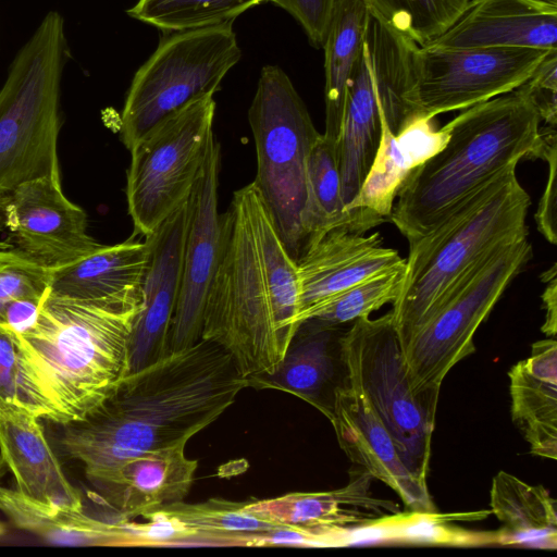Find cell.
Returning <instances> with one entry per match:
<instances>
[{"instance_id": "1", "label": "cell", "mask_w": 557, "mask_h": 557, "mask_svg": "<svg viewBox=\"0 0 557 557\" xmlns=\"http://www.w3.org/2000/svg\"><path fill=\"white\" fill-rule=\"evenodd\" d=\"M246 387L231 355L201 338L128 373L94 411L62 425L60 443L94 475L148 450L186 445Z\"/></svg>"}, {"instance_id": "2", "label": "cell", "mask_w": 557, "mask_h": 557, "mask_svg": "<svg viewBox=\"0 0 557 557\" xmlns=\"http://www.w3.org/2000/svg\"><path fill=\"white\" fill-rule=\"evenodd\" d=\"M299 280L253 182L223 214L201 338L226 350L250 382L272 374L299 326Z\"/></svg>"}, {"instance_id": "3", "label": "cell", "mask_w": 557, "mask_h": 557, "mask_svg": "<svg viewBox=\"0 0 557 557\" xmlns=\"http://www.w3.org/2000/svg\"><path fill=\"white\" fill-rule=\"evenodd\" d=\"M139 310L48 294L35 325L23 334L12 332L20 406L61 426L99 407L129 373V343Z\"/></svg>"}, {"instance_id": "4", "label": "cell", "mask_w": 557, "mask_h": 557, "mask_svg": "<svg viewBox=\"0 0 557 557\" xmlns=\"http://www.w3.org/2000/svg\"><path fill=\"white\" fill-rule=\"evenodd\" d=\"M540 122L521 86L465 109L446 124L445 146L403 183L389 221L408 242L424 235L510 165L534 159Z\"/></svg>"}, {"instance_id": "5", "label": "cell", "mask_w": 557, "mask_h": 557, "mask_svg": "<svg viewBox=\"0 0 557 557\" xmlns=\"http://www.w3.org/2000/svg\"><path fill=\"white\" fill-rule=\"evenodd\" d=\"M517 164L473 193L443 221L409 243L392 319L403 351L448 288L495 247L528 237L531 198Z\"/></svg>"}, {"instance_id": "6", "label": "cell", "mask_w": 557, "mask_h": 557, "mask_svg": "<svg viewBox=\"0 0 557 557\" xmlns=\"http://www.w3.org/2000/svg\"><path fill=\"white\" fill-rule=\"evenodd\" d=\"M70 58L64 18L49 11L16 52L0 89V202L25 182H61V86Z\"/></svg>"}, {"instance_id": "7", "label": "cell", "mask_w": 557, "mask_h": 557, "mask_svg": "<svg viewBox=\"0 0 557 557\" xmlns=\"http://www.w3.org/2000/svg\"><path fill=\"white\" fill-rule=\"evenodd\" d=\"M248 121L257 156L252 182L297 262L307 245L308 162L321 134L290 78L277 65L262 67Z\"/></svg>"}, {"instance_id": "8", "label": "cell", "mask_w": 557, "mask_h": 557, "mask_svg": "<svg viewBox=\"0 0 557 557\" xmlns=\"http://www.w3.org/2000/svg\"><path fill=\"white\" fill-rule=\"evenodd\" d=\"M416 46L370 11L366 39L347 86L336 146L344 210L370 171L382 116L395 135L422 116L410 99Z\"/></svg>"}, {"instance_id": "9", "label": "cell", "mask_w": 557, "mask_h": 557, "mask_svg": "<svg viewBox=\"0 0 557 557\" xmlns=\"http://www.w3.org/2000/svg\"><path fill=\"white\" fill-rule=\"evenodd\" d=\"M240 57L232 23L164 33L126 94L120 125L124 146L129 150L169 115L214 96Z\"/></svg>"}, {"instance_id": "10", "label": "cell", "mask_w": 557, "mask_h": 557, "mask_svg": "<svg viewBox=\"0 0 557 557\" xmlns=\"http://www.w3.org/2000/svg\"><path fill=\"white\" fill-rule=\"evenodd\" d=\"M532 258L527 237L502 244L469 268L442 296L403 351L411 387L440 389L511 281Z\"/></svg>"}, {"instance_id": "11", "label": "cell", "mask_w": 557, "mask_h": 557, "mask_svg": "<svg viewBox=\"0 0 557 557\" xmlns=\"http://www.w3.org/2000/svg\"><path fill=\"white\" fill-rule=\"evenodd\" d=\"M349 374L394 438L407 468L426 482L440 389L410 384L391 311L351 323L343 337Z\"/></svg>"}, {"instance_id": "12", "label": "cell", "mask_w": 557, "mask_h": 557, "mask_svg": "<svg viewBox=\"0 0 557 557\" xmlns=\"http://www.w3.org/2000/svg\"><path fill=\"white\" fill-rule=\"evenodd\" d=\"M213 96L169 115L129 149L126 200L135 233L148 236L189 198L214 138Z\"/></svg>"}, {"instance_id": "13", "label": "cell", "mask_w": 557, "mask_h": 557, "mask_svg": "<svg viewBox=\"0 0 557 557\" xmlns=\"http://www.w3.org/2000/svg\"><path fill=\"white\" fill-rule=\"evenodd\" d=\"M552 51L417 45L411 60L410 99L428 119L465 110L518 88Z\"/></svg>"}, {"instance_id": "14", "label": "cell", "mask_w": 557, "mask_h": 557, "mask_svg": "<svg viewBox=\"0 0 557 557\" xmlns=\"http://www.w3.org/2000/svg\"><path fill=\"white\" fill-rule=\"evenodd\" d=\"M9 240L38 264L53 270L102 246L87 232L86 212L70 201L61 182L49 177L25 182L0 202Z\"/></svg>"}, {"instance_id": "15", "label": "cell", "mask_w": 557, "mask_h": 557, "mask_svg": "<svg viewBox=\"0 0 557 557\" xmlns=\"http://www.w3.org/2000/svg\"><path fill=\"white\" fill-rule=\"evenodd\" d=\"M220 169L221 147L213 138L201 174L188 198L181 286L170 331V352L189 347L201 339L203 308L220 245Z\"/></svg>"}, {"instance_id": "16", "label": "cell", "mask_w": 557, "mask_h": 557, "mask_svg": "<svg viewBox=\"0 0 557 557\" xmlns=\"http://www.w3.org/2000/svg\"><path fill=\"white\" fill-rule=\"evenodd\" d=\"M188 200L146 236L149 261L141 286V306L129 343V373L170 352V331L177 305Z\"/></svg>"}, {"instance_id": "17", "label": "cell", "mask_w": 557, "mask_h": 557, "mask_svg": "<svg viewBox=\"0 0 557 557\" xmlns=\"http://www.w3.org/2000/svg\"><path fill=\"white\" fill-rule=\"evenodd\" d=\"M331 423L351 462L394 490L410 510L436 511L428 483L407 468L394 438L349 372L347 384L336 391Z\"/></svg>"}, {"instance_id": "18", "label": "cell", "mask_w": 557, "mask_h": 557, "mask_svg": "<svg viewBox=\"0 0 557 557\" xmlns=\"http://www.w3.org/2000/svg\"><path fill=\"white\" fill-rule=\"evenodd\" d=\"M397 250L385 247L379 232L366 235L336 226L311 242L296 262L299 324L336 294L367 278L405 265Z\"/></svg>"}, {"instance_id": "19", "label": "cell", "mask_w": 557, "mask_h": 557, "mask_svg": "<svg viewBox=\"0 0 557 557\" xmlns=\"http://www.w3.org/2000/svg\"><path fill=\"white\" fill-rule=\"evenodd\" d=\"M344 487L327 492H297L246 502L244 508L261 520L286 530L329 534L363 527L401 511L393 500L371 493L373 475L366 469L349 473Z\"/></svg>"}, {"instance_id": "20", "label": "cell", "mask_w": 557, "mask_h": 557, "mask_svg": "<svg viewBox=\"0 0 557 557\" xmlns=\"http://www.w3.org/2000/svg\"><path fill=\"white\" fill-rule=\"evenodd\" d=\"M185 446L148 450L86 478L121 520L145 517L187 496L198 461L185 455Z\"/></svg>"}, {"instance_id": "21", "label": "cell", "mask_w": 557, "mask_h": 557, "mask_svg": "<svg viewBox=\"0 0 557 557\" xmlns=\"http://www.w3.org/2000/svg\"><path fill=\"white\" fill-rule=\"evenodd\" d=\"M348 327L310 318L302 321L277 369L250 386L276 388L310 403L331 421L336 391L347 384L343 337Z\"/></svg>"}, {"instance_id": "22", "label": "cell", "mask_w": 557, "mask_h": 557, "mask_svg": "<svg viewBox=\"0 0 557 557\" xmlns=\"http://www.w3.org/2000/svg\"><path fill=\"white\" fill-rule=\"evenodd\" d=\"M246 502L210 498L177 502L143 517L141 531L149 546L268 545L286 529L259 519L244 508Z\"/></svg>"}, {"instance_id": "23", "label": "cell", "mask_w": 557, "mask_h": 557, "mask_svg": "<svg viewBox=\"0 0 557 557\" xmlns=\"http://www.w3.org/2000/svg\"><path fill=\"white\" fill-rule=\"evenodd\" d=\"M557 2L470 0L466 13L428 46L557 50Z\"/></svg>"}, {"instance_id": "24", "label": "cell", "mask_w": 557, "mask_h": 557, "mask_svg": "<svg viewBox=\"0 0 557 557\" xmlns=\"http://www.w3.org/2000/svg\"><path fill=\"white\" fill-rule=\"evenodd\" d=\"M148 261L146 239L102 245L70 264L51 270L49 294L108 308H140Z\"/></svg>"}, {"instance_id": "25", "label": "cell", "mask_w": 557, "mask_h": 557, "mask_svg": "<svg viewBox=\"0 0 557 557\" xmlns=\"http://www.w3.org/2000/svg\"><path fill=\"white\" fill-rule=\"evenodd\" d=\"M449 128L437 127L434 119L419 116L396 135L382 116L379 148L363 184L345 207L360 213L372 227L391 218L395 199L408 175L447 143Z\"/></svg>"}, {"instance_id": "26", "label": "cell", "mask_w": 557, "mask_h": 557, "mask_svg": "<svg viewBox=\"0 0 557 557\" xmlns=\"http://www.w3.org/2000/svg\"><path fill=\"white\" fill-rule=\"evenodd\" d=\"M0 457L25 496L83 509L81 494L66 479L38 419L26 410L0 414Z\"/></svg>"}, {"instance_id": "27", "label": "cell", "mask_w": 557, "mask_h": 557, "mask_svg": "<svg viewBox=\"0 0 557 557\" xmlns=\"http://www.w3.org/2000/svg\"><path fill=\"white\" fill-rule=\"evenodd\" d=\"M511 418L531 454L557 459V343L532 345L529 358L509 371Z\"/></svg>"}, {"instance_id": "28", "label": "cell", "mask_w": 557, "mask_h": 557, "mask_svg": "<svg viewBox=\"0 0 557 557\" xmlns=\"http://www.w3.org/2000/svg\"><path fill=\"white\" fill-rule=\"evenodd\" d=\"M0 511L14 527L55 545L146 546L138 523L98 520L83 509L45 504L13 488L0 486Z\"/></svg>"}, {"instance_id": "29", "label": "cell", "mask_w": 557, "mask_h": 557, "mask_svg": "<svg viewBox=\"0 0 557 557\" xmlns=\"http://www.w3.org/2000/svg\"><path fill=\"white\" fill-rule=\"evenodd\" d=\"M490 513L491 510L455 513L400 511L370 524L348 529L345 533V546L368 542L461 547L499 545V532L471 531L455 524L483 520Z\"/></svg>"}, {"instance_id": "30", "label": "cell", "mask_w": 557, "mask_h": 557, "mask_svg": "<svg viewBox=\"0 0 557 557\" xmlns=\"http://www.w3.org/2000/svg\"><path fill=\"white\" fill-rule=\"evenodd\" d=\"M491 508L503 524L499 545L556 549V500L542 485H530L499 471L492 481Z\"/></svg>"}, {"instance_id": "31", "label": "cell", "mask_w": 557, "mask_h": 557, "mask_svg": "<svg viewBox=\"0 0 557 557\" xmlns=\"http://www.w3.org/2000/svg\"><path fill=\"white\" fill-rule=\"evenodd\" d=\"M370 10L363 0H338L324 49L325 131L323 136L337 146L346 90L363 46Z\"/></svg>"}, {"instance_id": "32", "label": "cell", "mask_w": 557, "mask_h": 557, "mask_svg": "<svg viewBox=\"0 0 557 557\" xmlns=\"http://www.w3.org/2000/svg\"><path fill=\"white\" fill-rule=\"evenodd\" d=\"M341 225L351 230V219L345 212L342 199L337 147L321 134L308 162L306 248L329 230Z\"/></svg>"}, {"instance_id": "33", "label": "cell", "mask_w": 557, "mask_h": 557, "mask_svg": "<svg viewBox=\"0 0 557 557\" xmlns=\"http://www.w3.org/2000/svg\"><path fill=\"white\" fill-rule=\"evenodd\" d=\"M263 2L269 0H138L126 13L164 34L233 23Z\"/></svg>"}, {"instance_id": "34", "label": "cell", "mask_w": 557, "mask_h": 557, "mask_svg": "<svg viewBox=\"0 0 557 557\" xmlns=\"http://www.w3.org/2000/svg\"><path fill=\"white\" fill-rule=\"evenodd\" d=\"M395 32L425 47L451 27L470 0H363Z\"/></svg>"}, {"instance_id": "35", "label": "cell", "mask_w": 557, "mask_h": 557, "mask_svg": "<svg viewBox=\"0 0 557 557\" xmlns=\"http://www.w3.org/2000/svg\"><path fill=\"white\" fill-rule=\"evenodd\" d=\"M405 268L406 263L348 287L313 308L305 320L314 318L326 324L345 325L368 318L382 306L396 300Z\"/></svg>"}, {"instance_id": "36", "label": "cell", "mask_w": 557, "mask_h": 557, "mask_svg": "<svg viewBox=\"0 0 557 557\" xmlns=\"http://www.w3.org/2000/svg\"><path fill=\"white\" fill-rule=\"evenodd\" d=\"M50 272L15 247L0 249V324L12 301L49 293Z\"/></svg>"}, {"instance_id": "37", "label": "cell", "mask_w": 557, "mask_h": 557, "mask_svg": "<svg viewBox=\"0 0 557 557\" xmlns=\"http://www.w3.org/2000/svg\"><path fill=\"white\" fill-rule=\"evenodd\" d=\"M540 158L548 163V177L545 189L535 212L539 232L550 244L557 243L556 232V198H557V134L556 127H541V145L534 159Z\"/></svg>"}, {"instance_id": "38", "label": "cell", "mask_w": 557, "mask_h": 557, "mask_svg": "<svg viewBox=\"0 0 557 557\" xmlns=\"http://www.w3.org/2000/svg\"><path fill=\"white\" fill-rule=\"evenodd\" d=\"M534 103L541 121L556 127L557 122V50L552 51L520 85Z\"/></svg>"}, {"instance_id": "39", "label": "cell", "mask_w": 557, "mask_h": 557, "mask_svg": "<svg viewBox=\"0 0 557 557\" xmlns=\"http://www.w3.org/2000/svg\"><path fill=\"white\" fill-rule=\"evenodd\" d=\"M289 13L304 28L310 44L322 48L338 0H269Z\"/></svg>"}, {"instance_id": "40", "label": "cell", "mask_w": 557, "mask_h": 557, "mask_svg": "<svg viewBox=\"0 0 557 557\" xmlns=\"http://www.w3.org/2000/svg\"><path fill=\"white\" fill-rule=\"evenodd\" d=\"M17 346L12 332L0 324V414L23 409L17 397Z\"/></svg>"}, {"instance_id": "41", "label": "cell", "mask_w": 557, "mask_h": 557, "mask_svg": "<svg viewBox=\"0 0 557 557\" xmlns=\"http://www.w3.org/2000/svg\"><path fill=\"white\" fill-rule=\"evenodd\" d=\"M47 295L25 297L9 304L4 310L2 325L15 334L27 332L35 325Z\"/></svg>"}, {"instance_id": "42", "label": "cell", "mask_w": 557, "mask_h": 557, "mask_svg": "<svg viewBox=\"0 0 557 557\" xmlns=\"http://www.w3.org/2000/svg\"><path fill=\"white\" fill-rule=\"evenodd\" d=\"M556 263L550 269L543 272L541 280L546 283L542 295L544 308L546 310L545 322L542 326L543 333L548 336H555L557 331V280Z\"/></svg>"}, {"instance_id": "43", "label": "cell", "mask_w": 557, "mask_h": 557, "mask_svg": "<svg viewBox=\"0 0 557 557\" xmlns=\"http://www.w3.org/2000/svg\"><path fill=\"white\" fill-rule=\"evenodd\" d=\"M3 222L2 218L0 215V231L3 230ZM14 247L13 244H11L9 240H0V249H8Z\"/></svg>"}, {"instance_id": "44", "label": "cell", "mask_w": 557, "mask_h": 557, "mask_svg": "<svg viewBox=\"0 0 557 557\" xmlns=\"http://www.w3.org/2000/svg\"><path fill=\"white\" fill-rule=\"evenodd\" d=\"M4 462L2 461L1 457H0V478L3 475L4 473Z\"/></svg>"}, {"instance_id": "45", "label": "cell", "mask_w": 557, "mask_h": 557, "mask_svg": "<svg viewBox=\"0 0 557 557\" xmlns=\"http://www.w3.org/2000/svg\"><path fill=\"white\" fill-rule=\"evenodd\" d=\"M5 529L4 525L0 522V535L4 533Z\"/></svg>"}, {"instance_id": "46", "label": "cell", "mask_w": 557, "mask_h": 557, "mask_svg": "<svg viewBox=\"0 0 557 557\" xmlns=\"http://www.w3.org/2000/svg\"><path fill=\"white\" fill-rule=\"evenodd\" d=\"M549 1L557 2V0H549Z\"/></svg>"}]
</instances>
